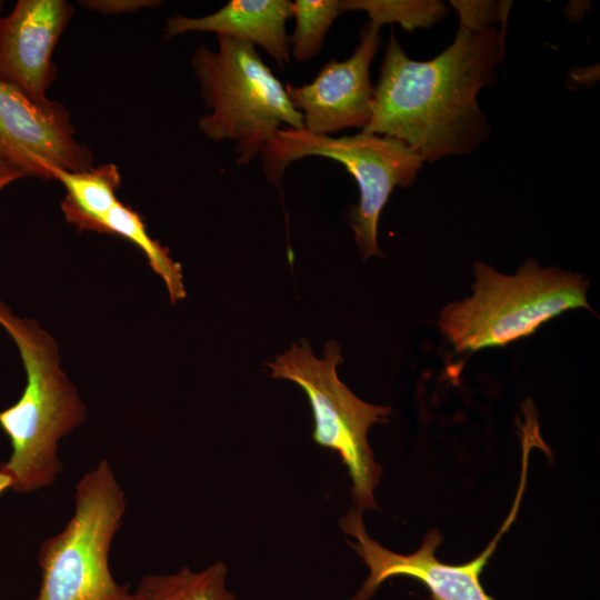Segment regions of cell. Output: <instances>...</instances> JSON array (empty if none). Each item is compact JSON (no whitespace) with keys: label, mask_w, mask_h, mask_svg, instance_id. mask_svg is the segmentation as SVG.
<instances>
[{"label":"cell","mask_w":600,"mask_h":600,"mask_svg":"<svg viewBox=\"0 0 600 600\" xmlns=\"http://www.w3.org/2000/svg\"><path fill=\"white\" fill-rule=\"evenodd\" d=\"M504 39L497 27H459L441 53L417 61L391 32L362 131L400 141L429 163L473 152L490 138L478 94L497 81Z\"/></svg>","instance_id":"6da1fadb"},{"label":"cell","mask_w":600,"mask_h":600,"mask_svg":"<svg viewBox=\"0 0 600 600\" xmlns=\"http://www.w3.org/2000/svg\"><path fill=\"white\" fill-rule=\"evenodd\" d=\"M0 326L18 348L26 371L20 398L0 411V428L11 444L0 471L11 479V490L30 493L51 486L62 472L59 443L83 423L87 408L62 370L49 332L1 300Z\"/></svg>","instance_id":"7a4b0ae2"},{"label":"cell","mask_w":600,"mask_h":600,"mask_svg":"<svg viewBox=\"0 0 600 600\" xmlns=\"http://www.w3.org/2000/svg\"><path fill=\"white\" fill-rule=\"evenodd\" d=\"M472 294L447 304L439 318L456 352L499 348L529 337L567 310L588 309L589 281L579 273L543 268L534 259L512 274L478 261Z\"/></svg>","instance_id":"3957f363"},{"label":"cell","mask_w":600,"mask_h":600,"mask_svg":"<svg viewBox=\"0 0 600 600\" xmlns=\"http://www.w3.org/2000/svg\"><path fill=\"white\" fill-rule=\"evenodd\" d=\"M218 48L200 46L191 64L210 112L198 127L211 141H236L237 162L257 157L281 128L303 129L286 86L262 61L256 47L226 36Z\"/></svg>","instance_id":"277c9868"},{"label":"cell","mask_w":600,"mask_h":600,"mask_svg":"<svg viewBox=\"0 0 600 600\" xmlns=\"http://www.w3.org/2000/svg\"><path fill=\"white\" fill-rule=\"evenodd\" d=\"M126 510V493L101 459L78 480L63 529L39 547L40 586L33 600H128L129 584L114 579L109 563Z\"/></svg>","instance_id":"5b68a950"},{"label":"cell","mask_w":600,"mask_h":600,"mask_svg":"<svg viewBox=\"0 0 600 600\" xmlns=\"http://www.w3.org/2000/svg\"><path fill=\"white\" fill-rule=\"evenodd\" d=\"M342 361L337 342H327L323 357L317 358L309 342L301 340L266 366L273 379L292 381L307 394L314 420L312 439L340 456L352 482V500L362 511L377 508L374 490L382 476L368 431L387 422L391 409L357 397L338 377Z\"/></svg>","instance_id":"8992f818"},{"label":"cell","mask_w":600,"mask_h":600,"mask_svg":"<svg viewBox=\"0 0 600 600\" xmlns=\"http://www.w3.org/2000/svg\"><path fill=\"white\" fill-rule=\"evenodd\" d=\"M260 154L264 176L273 184H279L291 162L306 157L332 159L347 169L360 191L350 224L363 259L382 256L378 246L380 213L393 189L411 186L424 163L400 141L364 131L333 138L281 128Z\"/></svg>","instance_id":"52a82bcc"},{"label":"cell","mask_w":600,"mask_h":600,"mask_svg":"<svg viewBox=\"0 0 600 600\" xmlns=\"http://www.w3.org/2000/svg\"><path fill=\"white\" fill-rule=\"evenodd\" d=\"M527 467L523 466L520 489L507 520L488 547L472 561L463 564L440 562L434 556L442 541L438 531H430L421 547L413 553L393 552L368 533L362 520V511L351 508L339 521L343 533L352 537L349 546L358 553L369 569V574L352 600H369L387 579L406 576L423 582L431 593V600H493L482 588L480 574L496 547L513 523L526 483Z\"/></svg>","instance_id":"ba28073f"},{"label":"cell","mask_w":600,"mask_h":600,"mask_svg":"<svg viewBox=\"0 0 600 600\" xmlns=\"http://www.w3.org/2000/svg\"><path fill=\"white\" fill-rule=\"evenodd\" d=\"M0 154L26 176L52 180L51 168L92 167L91 150L76 138L66 107L38 102L0 78Z\"/></svg>","instance_id":"9c48e42d"},{"label":"cell","mask_w":600,"mask_h":600,"mask_svg":"<svg viewBox=\"0 0 600 600\" xmlns=\"http://www.w3.org/2000/svg\"><path fill=\"white\" fill-rule=\"evenodd\" d=\"M381 44L380 27L370 21L360 31L359 43L343 61L330 60L306 84H287L303 129L330 136L344 129H364L371 119L374 86L370 64Z\"/></svg>","instance_id":"30bf717a"},{"label":"cell","mask_w":600,"mask_h":600,"mask_svg":"<svg viewBox=\"0 0 600 600\" xmlns=\"http://www.w3.org/2000/svg\"><path fill=\"white\" fill-rule=\"evenodd\" d=\"M73 16L64 0H19L0 18V78L47 102L57 73L53 50Z\"/></svg>","instance_id":"8fae6325"},{"label":"cell","mask_w":600,"mask_h":600,"mask_svg":"<svg viewBox=\"0 0 600 600\" xmlns=\"http://www.w3.org/2000/svg\"><path fill=\"white\" fill-rule=\"evenodd\" d=\"M290 4L288 0H232L203 17H171L163 31L167 39L187 32H212L246 41L263 49L283 68L291 58L286 29Z\"/></svg>","instance_id":"7c38bea8"},{"label":"cell","mask_w":600,"mask_h":600,"mask_svg":"<svg viewBox=\"0 0 600 600\" xmlns=\"http://www.w3.org/2000/svg\"><path fill=\"white\" fill-rule=\"evenodd\" d=\"M50 174L64 187L60 206L67 222L79 231L103 233L104 220L119 201L121 174L118 167L106 163L78 171L51 168Z\"/></svg>","instance_id":"4fadbf2b"},{"label":"cell","mask_w":600,"mask_h":600,"mask_svg":"<svg viewBox=\"0 0 600 600\" xmlns=\"http://www.w3.org/2000/svg\"><path fill=\"white\" fill-rule=\"evenodd\" d=\"M228 568L217 561L194 571L189 567L172 573L143 576L128 600H237L227 586Z\"/></svg>","instance_id":"5bb4252c"},{"label":"cell","mask_w":600,"mask_h":600,"mask_svg":"<svg viewBox=\"0 0 600 600\" xmlns=\"http://www.w3.org/2000/svg\"><path fill=\"white\" fill-rule=\"evenodd\" d=\"M103 233L119 236L142 251L151 269L163 280L171 303L186 297L181 266L172 260L167 248L150 237L142 218L131 207L119 200L104 220Z\"/></svg>","instance_id":"9a60e30c"},{"label":"cell","mask_w":600,"mask_h":600,"mask_svg":"<svg viewBox=\"0 0 600 600\" xmlns=\"http://www.w3.org/2000/svg\"><path fill=\"white\" fill-rule=\"evenodd\" d=\"M340 8L342 13L362 10L380 28L398 23L406 31L430 28L449 14L448 6L438 0H340Z\"/></svg>","instance_id":"2e32d148"},{"label":"cell","mask_w":600,"mask_h":600,"mask_svg":"<svg viewBox=\"0 0 600 600\" xmlns=\"http://www.w3.org/2000/svg\"><path fill=\"white\" fill-rule=\"evenodd\" d=\"M290 13L296 20L289 37L290 53L304 61L320 52L324 37L342 11L340 0H297L291 2Z\"/></svg>","instance_id":"e0dca14e"},{"label":"cell","mask_w":600,"mask_h":600,"mask_svg":"<svg viewBox=\"0 0 600 600\" xmlns=\"http://www.w3.org/2000/svg\"><path fill=\"white\" fill-rule=\"evenodd\" d=\"M459 16V27L469 31L481 32L500 21V1H450Z\"/></svg>","instance_id":"ac0fdd59"},{"label":"cell","mask_w":600,"mask_h":600,"mask_svg":"<svg viewBox=\"0 0 600 600\" xmlns=\"http://www.w3.org/2000/svg\"><path fill=\"white\" fill-rule=\"evenodd\" d=\"M82 7L102 14L113 16L122 13H133L144 8L159 6L160 1L154 0H84L80 1Z\"/></svg>","instance_id":"d6986e66"},{"label":"cell","mask_w":600,"mask_h":600,"mask_svg":"<svg viewBox=\"0 0 600 600\" xmlns=\"http://www.w3.org/2000/svg\"><path fill=\"white\" fill-rule=\"evenodd\" d=\"M23 177L27 176L21 169L0 154V190Z\"/></svg>","instance_id":"ffe728a7"},{"label":"cell","mask_w":600,"mask_h":600,"mask_svg":"<svg viewBox=\"0 0 600 600\" xmlns=\"http://www.w3.org/2000/svg\"><path fill=\"white\" fill-rule=\"evenodd\" d=\"M11 489V479L8 474L0 471V494Z\"/></svg>","instance_id":"44dd1931"},{"label":"cell","mask_w":600,"mask_h":600,"mask_svg":"<svg viewBox=\"0 0 600 600\" xmlns=\"http://www.w3.org/2000/svg\"><path fill=\"white\" fill-rule=\"evenodd\" d=\"M2 8H3V2L0 0V18L2 16Z\"/></svg>","instance_id":"7402d4cb"}]
</instances>
